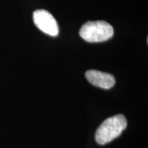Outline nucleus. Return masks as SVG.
Listing matches in <instances>:
<instances>
[{
  "label": "nucleus",
  "instance_id": "f257e3e1",
  "mask_svg": "<svg viewBox=\"0 0 148 148\" xmlns=\"http://www.w3.org/2000/svg\"><path fill=\"white\" fill-rule=\"evenodd\" d=\"M127 127V119L123 114H116L106 119L95 132V140L99 145L110 143L119 137Z\"/></svg>",
  "mask_w": 148,
  "mask_h": 148
},
{
  "label": "nucleus",
  "instance_id": "20e7f679",
  "mask_svg": "<svg viewBox=\"0 0 148 148\" xmlns=\"http://www.w3.org/2000/svg\"><path fill=\"white\" fill-rule=\"evenodd\" d=\"M85 76L90 84L103 89H110L115 84V78L112 74L97 70H88Z\"/></svg>",
  "mask_w": 148,
  "mask_h": 148
},
{
  "label": "nucleus",
  "instance_id": "7ed1b4c3",
  "mask_svg": "<svg viewBox=\"0 0 148 148\" xmlns=\"http://www.w3.org/2000/svg\"><path fill=\"white\" fill-rule=\"evenodd\" d=\"M33 20L36 27L49 36L58 34V25L56 20L50 12L45 10H37L33 14Z\"/></svg>",
  "mask_w": 148,
  "mask_h": 148
},
{
  "label": "nucleus",
  "instance_id": "f03ea898",
  "mask_svg": "<svg viewBox=\"0 0 148 148\" xmlns=\"http://www.w3.org/2000/svg\"><path fill=\"white\" fill-rule=\"evenodd\" d=\"M114 29L104 21H88L82 25L79 35L83 39L90 42H103L113 36Z\"/></svg>",
  "mask_w": 148,
  "mask_h": 148
}]
</instances>
